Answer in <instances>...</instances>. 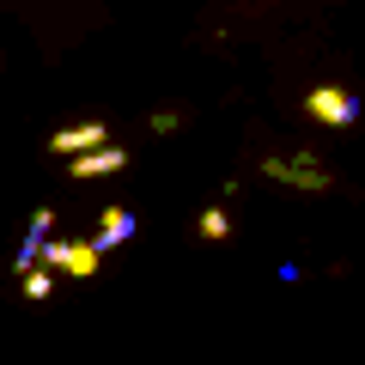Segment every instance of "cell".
<instances>
[{"label":"cell","mask_w":365,"mask_h":365,"mask_svg":"<svg viewBox=\"0 0 365 365\" xmlns=\"http://www.w3.org/2000/svg\"><path fill=\"white\" fill-rule=\"evenodd\" d=\"M55 220H61L55 207H37V213H31V232H25V244H19V256H13V274L37 268V250H43V244L55 237Z\"/></svg>","instance_id":"obj_6"},{"label":"cell","mask_w":365,"mask_h":365,"mask_svg":"<svg viewBox=\"0 0 365 365\" xmlns=\"http://www.w3.org/2000/svg\"><path fill=\"white\" fill-rule=\"evenodd\" d=\"M195 237H201V244H225V237H232V213H225V207H207V213L195 220Z\"/></svg>","instance_id":"obj_8"},{"label":"cell","mask_w":365,"mask_h":365,"mask_svg":"<svg viewBox=\"0 0 365 365\" xmlns=\"http://www.w3.org/2000/svg\"><path fill=\"white\" fill-rule=\"evenodd\" d=\"M262 177L268 182H287V189H311V195H323V189H335V170L323 165L317 153H292V158H262Z\"/></svg>","instance_id":"obj_1"},{"label":"cell","mask_w":365,"mask_h":365,"mask_svg":"<svg viewBox=\"0 0 365 365\" xmlns=\"http://www.w3.org/2000/svg\"><path fill=\"white\" fill-rule=\"evenodd\" d=\"M304 116H317L323 128H353L359 122V98L347 86H317V91H304Z\"/></svg>","instance_id":"obj_3"},{"label":"cell","mask_w":365,"mask_h":365,"mask_svg":"<svg viewBox=\"0 0 365 365\" xmlns=\"http://www.w3.org/2000/svg\"><path fill=\"white\" fill-rule=\"evenodd\" d=\"M146 122H153V134H177L182 110H177V104H165V110H153V116H146Z\"/></svg>","instance_id":"obj_10"},{"label":"cell","mask_w":365,"mask_h":365,"mask_svg":"<svg viewBox=\"0 0 365 365\" xmlns=\"http://www.w3.org/2000/svg\"><path fill=\"white\" fill-rule=\"evenodd\" d=\"M98 146H110V128H104V122H67V128L49 134V153H55V158H79V153H98Z\"/></svg>","instance_id":"obj_5"},{"label":"cell","mask_w":365,"mask_h":365,"mask_svg":"<svg viewBox=\"0 0 365 365\" xmlns=\"http://www.w3.org/2000/svg\"><path fill=\"white\" fill-rule=\"evenodd\" d=\"M19 287H25L31 304H43V299L55 292V274H49V268H25V274H19Z\"/></svg>","instance_id":"obj_9"},{"label":"cell","mask_w":365,"mask_h":365,"mask_svg":"<svg viewBox=\"0 0 365 365\" xmlns=\"http://www.w3.org/2000/svg\"><path fill=\"white\" fill-rule=\"evenodd\" d=\"M43 262H49V274H73V280H91V274L104 268L86 237H49V244L37 250V268H43Z\"/></svg>","instance_id":"obj_2"},{"label":"cell","mask_w":365,"mask_h":365,"mask_svg":"<svg viewBox=\"0 0 365 365\" xmlns=\"http://www.w3.org/2000/svg\"><path fill=\"white\" fill-rule=\"evenodd\" d=\"M67 177L73 182H104V177H122V170H128V146H98V153H79V158H67Z\"/></svg>","instance_id":"obj_4"},{"label":"cell","mask_w":365,"mask_h":365,"mask_svg":"<svg viewBox=\"0 0 365 365\" xmlns=\"http://www.w3.org/2000/svg\"><path fill=\"white\" fill-rule=\"evenodd\" d=\"M128 237H134V213L128 207H104V213H98V237H86V244L104 256V250H122Z\"/></svg>","instance_id":"obj_7"}]
</instances>
